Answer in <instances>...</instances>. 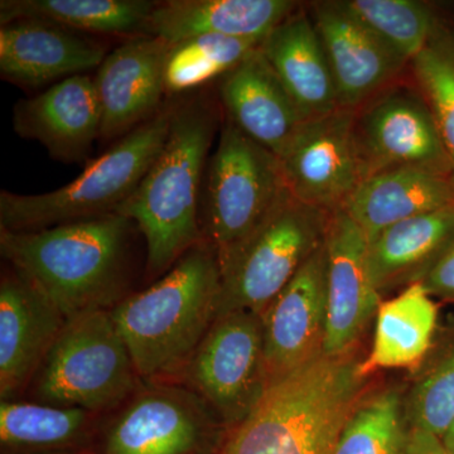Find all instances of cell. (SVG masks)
I'll return each mask as SVG.
<instances>
[{
    "label": "cell",
    "instance_id": "cell-18",
    "mask_svg": "<svg viewBox=\"0 0 454 454\" xmlns=\"http://www.w3.org/2000/svg\"><path fill=\"white\" fill-rule=\"evenodd\" d=\"M13 128L20 138L43 145L53 160L83 162L101 137V106L94 79L76 74L53 83L37 97L18 101Z\"/></svg>",
    "mask_w": 454,
    "mask_h": 454
},
{
    "label": "cell",
    "instance_id": "cell-11",
    "mask_svg": "<svg viewBox=\"0 0 454 454\" xmlns=\"http://www.w3.org/2000/svg\"><path fill=\"white\" fill-rule=\"evenodd\" d=\"M356 113L339 107L303 122L279 157L286 188L295 199L331 214L342 208L361 184Z\"/></svg>",
    "mask_w": 454,
    "mask_h": 454
},
{
    "label": "cell",
    "instance_id": "cell-5",
    "mask_svg": "<svg viewBox=\"0 0 454 454\" xmlns=\"http://www.w3.org/2000/svg\"><path fill=\"white\" fill-rule=\"evenodd\" d=\"M169 124L170 110L158 114L51 192L18 195L2 190L0 230L37 231L116 214L162 151Z\"/></svg>",
    "mask_w": 454,
    "mask_h": 454
},
{
    "label": "cell",
    "instance_id": "cell-23",
    "mask_svg": "<svg viewBox=\"0 0 454 454\" xmlns=\"http://www.w3.org/2000/svg\"><path fill=\"white\" fill-rule=\"evenodd\" d=\"M454 205L450 178L428 170H382L361 181L343 210L365 232L367 240L411 217Z\"/></svg>",
    "mask_w": 454,
    "mask_h": 454
},
{
    "label": "cell",
    "instance_id": "cell-13",
    "mask_svg": "<svg viewBox=\"0 0 454 454\" xmlns=\"http://www.w3.org/2000/svg\"><path fill=\"white\" fill-rule=\"evenodd\" d=\"M216 418L195 391L154 387L134 397L113 424L106 454H191L210 437Z\"/></svg>",
    "mask_w": 454,
    "mask_h": 454
},
{
    "label": "cell",
    "instance_id": "cell-30",
    "mask_svg": "<svg viewBox=\"0 0 454 454\" xmlns=\"http://www.w3.org/2000/svg\"><path fill=\"white\" fill-rule=\"evenodd\" d=\"M343 5L406 61L437 32L429 7L414 0H345Z\"/></svg>",
    "mask_w": 454,
    "mask_h": 454
},
{
    "label": "cell",
    "instance_id": "cell-2",
    "mask_svg": "<svg viewBox=\"0 0 454 454\" xmlns=\"http://www.w3.org/2000/svg\"><path fill=\"white\" fill-rule=\"evenodd\" d=\"M348 355H325L270 382L220 454H334L367 378Z\"/></svg>",
    "mask_w": 454,
    "mask_h": 454
},
{
    "label": "cell",
    "instance_id": "cell-8",
    "mask_svg": "<svg viewBox=\"0 0 454 454\" xmlns=\"http://www.w3.org/2000/svg\"><path fill=\"white\" fill-rule=\"evenodd\" d=\"M279 158L227 119L206 190L207 243L221 273L286 192Z\"/></svg>",
    "mask_w": 454,
    "mask_h": 454
},
{
    "label": "cell",
    "instance_id": "cell-1",
    "mask_svg": "<svg viewBox=\"0 0 454 454\" xmlns=\"http://www.w3.org/2000/svg\"><path fill=\"white\" fill-rule=\"evenodd\" d=\"M131 225L110 214L37 231L0 230V253L70 319L122 301Z\"/></svg>",
    "mask_w": 454,
    "mask_h": 454
},
{
    "label": "cell",
    "instance_id": "cell-28",
    "mask_svg": "<svg viewBox=\"0 0 454 454\" xmlns=\"http://www.w3.org/2000/svg\"><path fill=\"white\" fill-rule=\"evenodd\" d=\"M405 396L395 387L364 394L340 430L334 454H404Z\"/></svg>",
    "mask_w": 454,
    "mask_h": 454
},
{
    "label": "cell",
    "instance_id": "cell-17",
    "mask_svg": "<svg viewBox=\"0 0 454 454\" xmlns=\"http://www.w3.org/2000/svg\"><path fill=\"white\" fill-rule=\"evenodd\" d=\"M66 321L28 279L14 271L0 284V396L12 400L38 372Z\"/></svg>",
    "mask_w": 454,
    "mask_h": 454
},
{
    "label": "cell",
    "instance_id": "cell-4",
    "mask_svg": "<svg viewBox=\"0 0 454 454\" xmlns=\"http://www.w3.org/2000/svg\"><path fill=\"white\" fill-rule=\"evenodd\" d=\"M214 137L207 107L188 103L170 110L168 136L139 186L116 214L138 225L146 243V269L160 276L201 243L199 199Z\"/></svg>",
    "mask_w": 454,
    "mask_h": 454
},
{
    "label": "cell",
    "instance_id": "cell-7",
    "mask_svg": "<svg viewBox=\"0 0 454 454\" xmlns=\"http://www.w3.org/2000/svg\"><path fill=\"white\" fill-rule=\"evenodd\" d=\"M330 212L289 192L280 197L221 273L219 313L252 310L262 316L301 265L324 245Z\"/></svg>",
    "mask_w": 454,
    "mask_h": 454
},
{
    "label": "cell",
    "instance_id": "cell-26",
    "mask_svg": "<svg viewBox=\"0 0 454 454\" xmlns=\"http://www.w3.org/2000/svg\"><path fill=\"white\" fill-rule=\"evenodd\" d=\"M157 5L149 0H2L0 25L38 18L91 33H145Z\"/></svg>",
    "mask_w": 454,
    "mask_h": 454
},
{
    "label": "cell",
    "instance_id": "cell-25",
    "mask_svg": "<svg viewBox=\"0 0 454 454\" xmlns=\"http://www.w3.org/2000/svg\"><path fill=\"white\" fill-rule=\"evenodd\" d=\"M438 307L422 282L381 301L375 316L372 352L360 363L364 378L381 369H402L419 364L432 346Z\"/></svg>",
    "mask_w": 454,
    "mask_h": 454
},
{
    "label": "cell",
    "instance_id": "cell-32",
    "mask_svg": "<svg viewBox=\"0 0 454 454\" xmlns=\"http://www.w3.org/2000/svg\"><path fill=\"white\" fill-rule=\"evenodd\" d=\"M411 429L443 438L454 422V345L405 396Z\"/></svg>",
    "mask_w": 454,
    "mask_h": 454
},
{
    "label": "cell",
    "instance_id": "cell-20",
    "mask_svg": "<svg viewBox=\"0 0 454 454\" xmlns=\"http://www.w3.org/2000/svg\"><path fill=\"white\" fill-rule=\"evenodd\" d=\"M227 119L278 158L307 121L258 49L223 77Z\"/></svg>",
    "mask_w": 454,
    "mask_h": 454
},
{
    "label": "cell",
    "instance_id": "cell-24",
    "mask_svg": "<svg viewBox=\"0 0 454 454\" xmlns=\"http://www.w3.org/2000/svg\"><path fill=\"white\" fill-rule=\"evenodd\" d=\"M453 236L454 205L387 227L367 250L376 289L420 282Z\"/></svg>",
    "mask_w": 454,
    "mask_h": 454
},
{
    "label": "cell",
    "instance_id": "cell-9",
    "mask_svg": "<svg viewBox=\"0 0 454 454\" xmlns=\"http://www.w3.org/2000/svg\"><path fill=\"white\" fill-rule=\"evenodd\" d=\"M184 372L221 422L238 427L270 385L262 316L252 310L217 316Z\"/></svg>",
    "mask_w": 454,
    "mask_h": 454
},
{
    "label": "cell",
    "instance_id": "cell-16",
    "mask_svg": "<svg viewBox=\"0 0 454 454\" xmlns=\"http://www.w3.org/2000/svg\"><path fill=\"white\" fill-rule=\"evenodd\" d=\"M170 44L162 38L127 42L106 55L94 77L101 106V138L124 137L151 121L166 92Z\"/></svg>",
    "mask_w": 454,
    "mask_h": 454
},
{
    "label": "cell",
    "instance_id": "cell-34",
    "mask_svg": "<svg viewBox=\"0 0 454 454\" xmlns=\"http://www.w3.org/2000/svg\"><path fill=\"white\" fill-rule=\"evenodd\" d=\"M404 454H454L450 452L443 441L435 435L423 432V430L411 429L409 433Z\"/></svg>",
    "mask_w": 454,
    "mask_h": 454
},
{
    "label": "cell",
    "instance_id": "cell-6",
    "mask_svg": "<svg viewBox=\"0 0 454 454\" xmlns=\"http://www.w3.org/2000/svg\"><path fill=\"white\" fill-rule=\"evenodd\" d=\"M138 372L112 309L67 319L38 370L35 395L43 404L106 411L136 390Z\"/></svg>",
    "mask_w": 454,
    "mask_h": 454
},
{
    "label": "cell",
    "instance_id": "cell-27",
    "mask_svg": "<svg viewBox=\"0 0 454 454\" xmlns=\"http://www.w3.org/2000/svg\"><path fill=\"white\" fill-rule=\"evenodd\" d=\"M91 419L85 409L2 400L0 441L8 450L23 452L73 446L85 438Z\"/></svg>",
    "mask_w": 454,
    "mask_h": 454
},
{
    "label": "cell",
    "instance_id": "cell-21",
    "mask_svg": "<svg viewBox=\"0 0 454 454\" xmlns=\"http://www.w3.org/2000/svg\"><path fill=\"white\" fill-rule=\"evenodd\" d=\"M295 8L291 0H168L157 3L143 35L169 44L206 35L262 42Z\"/></svg>",
    "mask_w": 454,
    "mask_h": 454
},
{
    "label": "cell",
    "instance_id": "cell-14",
    "mask_svg": "<svg viewBox=\"0 0 454 454\" xmlns=\"http://www.w3.org/2000/svg\"><path fill=\"white\" fill-rule=\"evenodd\" d=\"M327 316L325 243L262 313L269 381L324 355Z\"/></svg>",
    "mask_w": 454,
    "mask_h": 454
},
{
    "label": "cell",
    "instance_id": "cell-12",
    "mask_svg": "<svg viewBox=\"0 0 454 454\" xmlns=\"http://www.w3.org/2000/svg\"><path fill=\"white\" fill-rule=\"evenodd\" d=\"M325 247L327 316L324 355L348 356L376 316L380 292L370 274L365 232L343 208L331 212Z\"/></svg>",
    "mask_w": 454,
    "mask_h": 454
},
{
    "label": "cell",
    "instance_id": "cell-10",
    "mask_svg": "<svg viewBox=\"0 0 454 454\" xmlns=\"http://www.w3.org/2000/svg\"><path fill=\"white\" fill-rule=\"evenodd\" d=\"M355 129L363 179L395 168L428 170L450 179L452 167L437 124L418 92L382 91L357 109Z\"/></svg>",
    "mask_w": 454,
    "mask_h": 454
},
{
    "label": "cell",
    "instance_id": "cell-19",
    "mask_svg": "<svg viewBox=\"0 0 454 454\" xmlns=\"http://www.w3.org/2000/svg\"><path fill=\"white\" fill-rule=\"evenodd\" d=\"M106 57L98 42L38 20L0 25V74L5 82L37 89L98 67Z\"/></svg>",
    "mask_w": 454,
    "mask_h": 454
},
{
    "label": "cell",
    "instance_id": "cell-15",
    "mask_svg": "<svg viewBox=\"0 0 454 454\" xmlns=\"http://www.w3.org/2000/svg\"><path fill=\"white\" fill-rule=\"evenodd\" d=\"M310 18L324 43L340 107L365 106L384 91L408 62L342 2L319 3Z\"/></svg>",
    "mask_w": 454,
    "mask_h": 454
},
{
    "label": "cell",
    "instance_id": "cell-33",
    "mask_svg": "<svg viewBox=\"0 0 454 454\" xmlns=\"http://www.w3.org/2000/svg\"><path fill=\"white\" fill-rule=\"evenodd\" d=\"M420 282L432 297L454 298V236Z\"/></svg>",
    "mask_w": 454,
    "mask_h": 454
},
{
    "label": "cell",
    "instance_id": "cell-3",
    "mask_svg": "<svg viewBox=\"0 0 454 454\" xmlns=\"http://www.w3.org/2000/svg\"><path fill=\"white\" fill-rule=\"evenodd\" d=\"M221 269L214 247L197 244L145 291L119 301L114 322L139 378L186 369L219 313Z\"/></svg>",
    "mask_w": 454,
    "mask_h": 454
},
{
    "label": "cell",
    "instance_id": "cell-35",
    "mask_svg": "<svg viewBox=\"0 0 454 454\" xmlns=\"http://www.w3.org/2000/svg\"><path fill=\"white\" fill-rule=\"evenodd\" d=\"M442 441H443L444 446H446L450 452L454 453V422L452 426L450 427V429H448L446 435L442 438Z\"/></svg>",
    "mask_w": 454,
    "mask_h": 454
},
{
    "label": "cell",
    "instance_id": "cell-22",
    "mask_svg": "<svg viewBox=\"0 0 454 454\" xmlns=\"http://www.w3.org/2000/svg\"><path fill=\"white\" fill-rule=\"evenodd\" d=\"M259 51L307 121L340 107L324 43L304 12L284 20L260 43Z\"/></svg>",
    "mask_w": 454,
    "mask_h": 454
},
{
    "label": "cell",
    "instance_id": "cell-31",
    "mask_svg": "<svg viewBox=\"0 0 454 454\" xmlns=\"http://www.w3.org/2000/svg\"><path fill=\"white\" fill-rule=\"evenodd\" d=\"M415 82L437 124L454 184V44L438 31L413 61Z\"/></svg>",
    "mask_w": 454,
    "mask_h": 454
},
{
    "label": "cell",
    "instance_id": "cell-29",
    "mask_svg": "<svg viewBox=\"0 0 454 454\" xmlns=\"http://www.w3.org/2000/svg\"><path fill=\"white\" fill-rule=\"evenodd\" d=\"M262 42L197 35L170 44L164 68L166 92L178 94L225 76L252 55Z\"/></svg>",
    "mask_w": 454,
    "mask_h": 454
}]
</instances>
